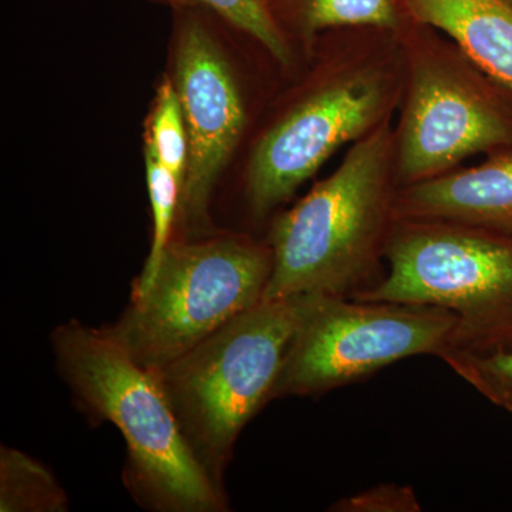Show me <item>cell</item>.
Masks as SVG:
<instances>
[{"instance_id": "2e32d148", "label": "cell", "mask_w": 512, "mask_h": 512, "mask_svg": "<svg viewBox=\"0 0 512 512\" xmlns=\"http://www.w3.org/2000/svg\"><path fill=\"white\" fill-rule=\"evenodd\" d=\"M146 150L184 185L188 164V136L177 87L170 77L158 87L148 123Z\"/></svg>"}, {"instance_id": "3957f363", "label": "cell", "mask_w": 512, "mask_h": 512, "mask_svg": "<svg viewBox=\"0 0 512 512\" xmlns=\"http://www.w3.org/2000/svg\"><path fill=\"white\" fill-rule=\"evenodd\" d=\"M320 296L256 303L154 370L188 446L217 483L239 433L272 400L293 336Z\"/></svg>"}, {"instance_id": "6da1fadb", "label": "cell", "mask_w": 512, "mask_h": 512, "mask_svg": "<svg viewBox=\"0 0 512 512\" xmlns=\"http://www.w3.org/2000/svg\"><path fill=\"white\" fill-rule=\"evenodd\" d=\"M394 148L392 131L380 124L353 144L335 173L276 218L262 301L352 298L372 286L396 221Z\"/></svg>"}, {"instance_id": "8fae6325", "label": "cell", "mask_w": 512, "mask_h": 512, "mask_svg": "<svg viewBox=\"0 0 512 512\" xmlns=\"http://www.w3.org/2000/svg\"><path fill=\"white\" fill-rule=\"evenodd\" d=\"M424 25L446 33L488 79L512 94V6L507 0H406Z\"/></svg>"}, {"instance_id": "277c9868", "label": "cell", "mask_w": 512, "mask_h": 512, "mask_svg": "<svg viewBox=\"0 0 512 512\" xmlns=\"http://www.w3.org/2000/svg\"><path fill=\"white\" fill-rule=\"evenodd\" d=\"M384 258L386 276L353 299L454 313L451 349L512 342V237L463 222L402 218L394 221Z\"/></svg>"}, {"instance_id": "30bf717a", "label": "cell", "mask_w": 512, "mask_h": 512, "mask_svg": "<svg viewBox=\"0 0 512 512\" xmlns=\"http://www.w3.org/2000/svg\"><path fill=\"white\" fill-rule=\"evenodd\" d=\"M394 217L463 222L512 237V151L397 188Z\"/></svg>"}, {"instance_id": "8992f818", "label": "cell", "mask_w": 512, "mask_h": 512, "mask_svg": "<svg viewBox=\"0 0 512 512\" xmlns=\"http://www.w3.org/2000/svg\"><path fill=\"white\" fill-rule=\"evenodd\" d=\"M458 319L436 306L320 296L293 336L272 400L316 396L413 356L440 357Z\"/></svg>"}, {"instance_id": "5b68a950", "label": "cell", "mask_w": 512, "mask_h": 512, "mask_svg": "<svg viewBox=\"0 0 512 512\" xmlns=\"http://www.w3.org/2000/svg\"><path fill=\"white\" fill-rule=\"evenodd\" d=\"M271 247L247 238L171 241L143 295L103 328L138 365L160 370L262 301Z\"/></svg>"}, {"instance_id": "ac0fdd59", "label": "cell", "mask_w": 512, "mask_h": 512, "mask_svg": "<svg viewBox=\"0 0 512 512\" xmlns=\"http://www.w3.org/2000/svg\"><path fill=\"white\" fill-rule=\"evenodd\" d=\"M419 497L410 485L384 483L349 495L333 504L336 512H420Z\"/></svg>"}, {"instance_id": "52a82bcc", "label": "cell", "mask_w": 512, "mask_h": 512, "mask_svg": "<svg viewBox=\"0 0 512 512\" xmlns=\"http://www.w3.org/2000/svg\"><path fill=\"white\" fill-rule=\"evenodd\" d=\"M507 147H512L511 116L483 79L448 53H414L396 144V178L402 187Z\"/></svg>"}, {"instance_id": "e0dca14e", "label": "cell", "mask_w": 512, "mask_h": 512, "mask_svg": "<svg viewBox=\"0 0 512 512\" xmlns=\"http://www.w3.org/2000/svg\"><path fill=\"white\" fill-rule=\"evenodd\" d=\"M303 20L311 32L342 26L396 29L399 12L394 0H305Z\"/></svg>"}, {"instance_id": "ba28073f", "label": "cell", "mask_w": 512, "mask_h": 512, "mask_svg": "<svg viewBox=\"0 0 512 512\" xmlns=\"http://www.w3.org/2000/svg\"><path fill=\"white\" fill-rule=\"evenodd\" d=\"M390 84L382 72L352 69L305 97L259 138L248 167L255 215L288 200L340 147L383 123Z\"/></svg>"}, {"instance_id": "9c48e42d", "label": "cell", "mask_w": 512, "mask_h": 512, "mask_svg": "<svg viewBox=\"0 0 512 512\" xmlns=\"http://www.w3.org/2000/svg\"><path fill=\"white\" fill-rule=\"evenodd\" d=\"M175 50V87L188 136L187 174L177 220L205 224L208 202L245 126V107L231 64L200 8H181Z\"/></svg>"}, {"instance_id": "7c38bea8", "label": "cell", "mask_w": 512, "mask_h": 512, "mask_svg": "<svg viewBox=\"0 0 512 512\" xmlns=\"http://www.w3.org/2000/svg\"><path fill=\"white\" fill-rule=\"evenodd\" d=\"M67 498L50 471L13 448L0 451V511L59 512Z\"/></svg>"}, {"instance_id": "5bb4252c", "label": "cell", "mask_w": 512, "mask_h": 512, "mask_svg": "<svg viewBox=\"0 0 512 512\" xmlns=\"http://www.w3.org/2000/svg\"><path fill=\"white\" fill-rule=\"evenodd\" d=\"M440 359L488 402L512 414V342L490 349H451Z\"/></svg>"}, {"instance_id": "d6986e66", "label": "cell", "mask_w": 512, "mask_h": 512, "mask_svg": "<svg viewBox=\"0 0 512 512\" xmlns=\"http://www.w3.org/2000/svg\"><path fill=\"white\" fill-rule=\"evenodd\" d=\"M507 2L512 6V0H507Z\"/></svg>"}, {"instance_id": "4fadbf2b", "label": "cell", "mask_w": 512, "mask_h": 512, "mask_svg": "<svg viewBox=\"0 0 512 512\" xmlns=\"http://www.w3.org/2000/svg\"><path fill=\"white\" fill-rule=\"evenodd\" d=\"M148 195L153 211V241L143 274L134 285L133 298L143 295L157 274L164 252L171 244L173 227L178 217L183 184L153 154L146 150Z\"/></svg>"}, {"instance_id": "9a60e30c", "label": "cell", "mask_w": 512, "mask_h": 512, "mask_svg": "<svg viewBox=\"0 0 512 512\" xmlns=\"http://www.w3.org/2000/svg\"><path fill=\"white\" fill-rule=\"evenodd\" d=\"M178 8L208 10L232 28L254 37L279 63L291 62L288 43L272 0H165Z\"/></svg>"}, {"instance_id": "7a4b0ae2", "label": "cell", "mask_w": 512, "mask_h": 512, "mask_svg": "<svg viewBox=\"0 0 512 512\" xmlns=\"http://www.w3.org/2000/svg\"><path fill=\"white\" fill-rule=\"evenodd\" d=\"M52 345L77 399L123 434L130 483L146 503L168 512L224 510L220 484L192 453L154 370L106 330L79 322L59 326Z\"/></svg>"}]
</instances>
